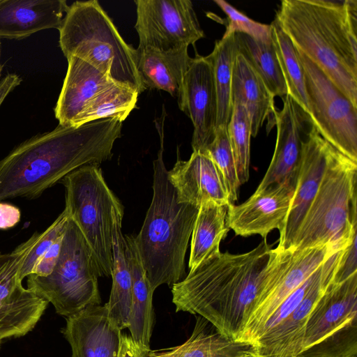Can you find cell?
<instances>
[{
    "instance_id": "32",
    "label": "cell",
    "mask_w": 357,
    "mask_h": 357,
    "mask_svg": "<svg viewBox=\"0 0 357 357\" xmlns=\"http://www.w3.org/2000/svg\"><path fill=\"white\" fill-rule=\"evenodd\" d=\"M139 95L131 88L114 82L89 103L75 126L107 118L123 122L135 107Z\"/></svg>"
},
{
    "instance_id": "6",
    "label": "cell",
    "mask_w": 357,
    "mask_h": 357,
    "mask_svg": "<svg viewBox=\"0 0 357 357\" xmlns=\"http://www.w3.org/2000/svg\"><path fill=\"white\" fill-rule=\"evenodd\" d=\"M356 173L357 162L331 146L319 188L289 248L347 246L357 231Z\"/></svg>"
},
{
    "instance_id": "42",
    "label": "cell",
    "mask_w": 357,
    "mask_h": 357,
    "mask_svg": "<svg viewBox=\"0 0 357 357\" xmlns=\"http://www.w3.org/2000/svg\"><path fill=\"white\" fill-rule=\"evenodd\" d=\"M22 82L16 74L8 73L0 81V107L8 95Z\"/></svg>"
},
{
    "instance_id": "30",
    "label": "cell",
    "mask_w": 357,
    "mask_h": 357,
    "mask_svg": "<svg viewBox=\"0 0 357 357\" xmlns=\"http://www.w3.org/2000/svg\"><path fill=\"white\" fill-rule=\"evenodd\" d=\"M238 51L252 66L270 92L283 99L287 89L272 42H263L243 33H235Z\"/></svg>"
},
{
    "instance_id": "25",
    "label": "cell",
    "mask_w": 357,
    "mask_h": 357,
    "mask_svg": "<svg viewBox=\"0 0 357 357\" xmlns=\"http://www.w3.org/2000/svg\"><path fill=\"white\" fill-rule=\"evenodd\" d=\"M274 96L247 59L238 51L234 63L231 99L241 104L247 111L251 136L255 137L264 121L276 112Z\"/></svg>"
},
{
    "instance_id": "9",
    "label": "cell",
    "mask_w": 357,
    "mask_h": 357,
    "mask_svg": "<svg viewBox=\"0 0 357 357\" xmlns=\"http://www.w3.org/2000/svg\"><path fill=\"white\" fill-rule=\"evenodd\" d=\"M339 251L331 245L303 250L272 248L265 278L238 341L255 348L264 325L279 305Z\"/></svg>"
},
{
    "instance_id": "20",
    "label": "cell",
    "mask_w": 357,
    "mask_h": 357,
    "mask_svg": "<svg viewBox=\"0 0 357 357\" xmlns=\"http://www.w3.org/2000/svg\"><path fill=\"white\" fill-rule=\"evenodd\" d=\"M168 178L179 202L199 208L208 202L225 206L231 204L220 171L204 153L192 151L188 160H178L168 171Z\"/></svg>"
},
{
    "instance_id": "17",
    "label": "cell",
    "mask_w": 357,
    "mask_h": 357,
    "mask_svg": "<svg viewBox=\"0 0 357 357\" xmlns=\"http://www.w3.org/2000/svg\"><path fill=\"white\" fill-rule=\"evenodd\" d=\"M331 144L314 126L302 140L296 185L287 215L280 231V249H288L319 188Z\"/></svg>"
},
{
    "instance_id": "24",
    "label": "cell",
    "mask_w": 357,
    "mask_h": 357,
    "mask_svg": "<svg viewBox=\"0 0 357 357\" xmlns=\"http://www.w3.org/2000/svg\"><path fill=\"white\" fill-rule=\"evenodd\" d=\"M123 207L121 202L112 209V279L109 298L105 303L111 323L119 330L128 328L132 301V279L121 231Z\"/></svg>"
},
{
    "instance_id": "11",
    "label": "cell",
    "mask_w": 357,
    "mask_h": 357,
    "mask_svg": "<svg viewBox=\"0 0 357 357\" xmlns=\"http://www.w3.org/2000/svg\"><path fill=\"white\" fill-rule=\"evenodd\" d=\"M36 231L7 253L0 252V348L8 339L24 336L45 313L48 302L22 285L20 273L39 238Z\"/></svg>"
},
{
    "instance_id": "5",
    "label": "cell",
    "mask_w": 357,
    "mask_h": 357,
    "mask_svg": "<svg viewBox=\"0 0 357 357\" xmlns=\"http://www.w3.org/2000/svg\"><path fill=\"white\" fill-rule=\"evenodd\" d=\"M59 31L66 59L79 58L139 94L145 90L135 65V49L123 40L98 1L69 6Z\"/></svg>"
},
{
    "instance_id": "26",
    "label": "cell",
    "mask_w": 357,
    "mask_h": 357,
    "mask_svg": "<svg viewBox=\"0 0 357 357\" xmlns=\"http://www.w3.org/2000/svg\"><path fill=\"white\" fill-rule=\"evenodd\" d=\"M124 238L126 255L132 279V301L128 329L133 340L143 349L149 351L154 317V290L146 278L134 236L126 235Z\"/></svg>"
},
{
    "instance_id": "35",
    "label": "cell",
    "mask_w": 357,
    "mask_h": 357,
    "mask_svg": "<svg viewBox=\"0 0 357 357\" xmlns=\"http://www.w3.org/2000/svg\"><path fill=\"white\" fill-rule=\"evenodd\" d=\"M214 2L227 16V25L223 36L243 33L260 41L271 40V24H261L249 18L224 0H214Z\"/></svg>"
},
{
    "instance_id": "27",
    "label": "cell",
    "mask_w": 357,
    "mask_h": 357,
    "mask_svg": "<svg viewBox=\"0 0 357 357\" xmlns=\"http://www.w3.org/2000/svg\"><path fill=\"white\" fill-rule=\"evenodd\" d=\"M204 318L197 316L190 337L183 344L161 350H150L147 357H234L254 351L252 345L229 339Z\"/></svg>"
},
{
    "instance_id": "19",
    "label": "cell",
    "mask_w": 357,
    "mask_h": 357,
    "mask_svg": "<svg viewBox=\"0 0 357 357\" xmlns=\"http://www.w3.org/2000/svg\"><path fill=\"white\" fill-rule=\"evenodd\" d=\"M282 100V109L276 111L274 116L277 136L273 155L255 193L297 178L302 142L301 132L307 116L289 95Z\"/></svg>"
},
{
    "instance_id": "12",
    "label": "cell",
    "mask_w": 357,
    "mask_h": 357,
    "mask_svg": "<svg viewBox=\"0 0 357 357\" xmlns=\"http://www.w3.org/2000/svg\"><path fill=\"white\" fill-rule=\"evenodd\" d=\"M139 47L170 51L204 37L190 0H135Z\"/></svg>"
},
{
    "instance_id": "1",
    "label": "cell",
    "mask_w": 357,
    "mask_h": 357,
    "mask_svg": "<svg viewBox=\"0 0 357 357\" xmlns=\"http://www.w3.org/2000/svg\"><path fill=\"white\" fill-rule=\"evenodd\" d=\"M121 128L122 121L114 118L59 124L22 142L0 159V202L36 199L74 170L110 159Z\"/></svg>"
},
{
    "instance_id": "13",
    "label": "cell",
    "mask_w": 357,
    "mask_h": 357,
    "mask_svg": "<svg viewBox=\"0 0 357 357\" xmlns=\"http://www.w3.org/2000/svg\"><path fill=\"white\" fill-rule=\"evenodd\" d=\"M357 340V273L328 286L307 320L301 352L337 349Z\"/></svg>"
},
{
    "instance_id": "4",
    "label": "cell",
    "mask_w": 357,
    "mask_h": 357,
    "mask_svg": "<svg viewBox=\"0 0 357 357\" xmlns=\"http://www.w3.org/2000/svg\"><path fill=\"white\" fill-rule=\"evenodd\" d=\"M165 117L155 123L160 148L153 161V195L139 234L137 250L151 288L171 287L185 275V256L199 207L179 202L163 160Z\"/></svg>"
},
{
    "instance_id": "34",
    "label": "cell",
    "mask_w": 357,
    "mask_h": 357,
    "mask_svg": "<svg viewBox=\"0 0 357 357\" xmlns=\"http://www.w3.org/2000/svg\"><path fill=\"white\" fill-rule=\"evenodd\" d=\"M202 153L209 156L218 167L232 204L238 198V190L241 184L236 174L227 126H220L216 128L213 141Z\"/></svg>"
},
{
    "instance_id": "16",
    "label": "cell",
    "mask_w": 357,
    "mask_h": 357,
    "mask_svg": "<svg viewBox=\"0 0 357 357\" xmlns=\"http://www.w3.org/2000/svg\"><path fill=\"white\" fill-rule=\"evenodd\" d=\"M296 179L268 187L253 193L240 205L227 206L226 225L236 236L258 234L266 238L273 229H280L287 215L296 185Z\"/></svg>"
},
{
    "instance_id": "40",
    "label": "cell",
    "mask_w": 357,
    "mask_h": 357,
    "mask_svg": "<svg viewBox=\"0 0 357 357\" xmlns=\"http://www.w3.org/2000/svg\"><path fill=\"white\" fill-rule=\"evenodd\" d=\"M149 351L143 349L130 335L122 333L117 357H147Z\"/></svg>"
},
{
    "instance_id": "23",
    "label": "cell",
    "mask_w": 357,
    "mask_h": 357,
    "mask_svg": "<svg viewBox=\"0 0 357 357\" xmlns=\"http://www.w3.org/2000/svg\"><path fill=\"white\" fill-rule=\"evenodd\" d=\"M191 60L188 47L170 51L135 49V65L144 89L162 90L177 99Z\"/></svg>"
},
{
    "instance_id": "31",
    "label": "cell",
    "mask_w": 357,
    "mask_h": 357,
    "mask_svg": "<svg viewBox=\"0 0 357 357\" xmlns=\"http://www.w3.org/2000/svg\"><path fill=\"white\" fill-rule=\"evenodd\" d=\"M271 38L289 95L307 116L310 113L305 75L296 47L275 19Z\"/></svg>"
},
{
    "instance_id": "18",
    "label": "cell",
    "mask_w": 357,
    "mask_h": 357,
    "mask_svg": "<svg viewBox=\"0 0 357 357\" xmlns=\"http://www.w3.org/2000/svg\"><path fill=\"white\" fill-rule=\"evenodd\" d=\"M61 332L71 357H117L121 331L109 319L106 305H91L66 317Z\"/></svg>"
},
{
    "instance_id": "28",
    "label": "cell",
    "mask_w": 357,
    "mask_h": 357,
    "mask_svg": "<svg viewBox=\"0 0 357 357\" xmlns=\"http://www.w3.org/2000/svg\"><path fill=\"white\" fill-rule=\"evenodd\" d=\"M227 211V206L215 202L199 206L191 234L190 271L220 252V242L229 229L226 225Z\"/></svg>"
},
{
    "instance_id": "39",
    "label": "cell",
    "mask_w": 357,
    "mask_h": 357,
    "mask_svg": "<svg viewBox=\"0 0 357 357\" xmlns=\"http://www.w3.org/2000/svg\"><path fill=\"white\" fill-rule=\"evenodd\" d=\"M63 236V234L55 241L49 250L40 257L31 274L47 276L52 272L59 257Z\"/></svg>"
},
{
    "instance_id": "36",
    "label": "cell",
    "mask_w": 357,
    "mask_h": 357,
    "mask_svg": "<svg viewBox=\"0 0 357 357\" xmlns=\"http://www.w3.org/2000/svg\"><path fill=\"white\" fill-rule=\"evenodd\" d=\"M70 215L66 208L56 219L43 232L31 250L26 256L20 273L22 281L32 273L33 270L40 257L49 250L55 241L64 233Z\"/></svg>"
},
{
    "instance_id": "21",
    "label": "cell",
    "mask_w": 357,
    "mask_h": 357,
    "mask_svg": "<svg viewBox=\"0 0 357 357\" xmlns=\"http://www.w3.org/2000/svg\"><path fill=\"white\" fill-rule=\"evenodd\" d=\"M67 60V72L54 109L59 124L64 127L75 126L89 103L115 82L79 58Z\"/></svg>"
},
{
    "instance_id": "3",
    "label": "cell",
    "mask_w": 357,
    "mask_h": 357,
    "mask_svg": "<svg viewBox=\"0 0 357 357\" xmlns=\"http://www.w3.org/2000/svg\"><path fill=\"white\" fill-rule=\"evenodd\" d=\"M275 19L296 49L357 107V1L282 0Z\"/></svg>"
},
{
    "instance_id": "29",
    "label": "cell",
    "mask_w": 357,
    "mask_h": 357,
    "mask_svg": "<svg viewBox=\"0 0 357 357\" xmlns=\"http://www.w3.org/2000/svg\"><path fill=\"white\" fill-rule=\"evenodd\" d=\"M238 52L235 34L215 41L208 54L213 68L217 97V127L227 126L232 111L231 83L234 63Z\"/></svg>"
},
{
    "instance_id": "37",
    "label": "cell",
    "mask_w": 357,
    "mask_h": 357,
    "mask_svg": "<svg viewBox=\"0 0 357 357\" xmlns=\"http://www.w3.org/2000/svg\"><path fill=\"white\" fill-rule=\"evenodd\" d=\"M323 264L279 305L266 321L260 337L281 323L297 307L320 276Z\"/></svg>"
},
{
    "instance_id": "43",
    "label": "cell",
    "mask_w": 357,
    "mask_h": 357,
    "mask_svg": "<svg viewBox=\"0 0 357 357\" xmlns=\"http://www.w3.org/2000/svg\"><path fill=\"white\" fill-rule=\"evenodd\" d=\"M234 357H256V356L254 351H250Z\"/></svg>"
},
{
    "instance_id": "7",
    "label": "cell",
    "mask_w": 357,
    "mask_h": 357,
    "mask_svg": "<svg viewBox=\"0 0 357 357\" xmlns=\"http://www.w3.org/2000/svg\"><path fill=\"white\" fill-rule=\"evenodd\" d=\"M27 288L68 317L100 305L98 271L92 252L75 222L69 218L57 262L47 276L28 275Z\"/></svg>"
},
{
    "instance_id": "14",
    "label": "cell",
    "mask_w": 357,
    "mask_h": 357,
    "mask_svg": "<svg viewBox=\"0 0 357 357\" xmlns=\"http://www.w3.org/2000/svg\"><path fill=\"white\" fill-rule=\"evenodd\" d=\"M177 102L193 125L192 151L203 153L217 127V97L208 56L192 58Z\"/></svg>"
},
{
    "instance_id": "41",
    "label": "cell",
    "mask_w": 357,
    "mask_h": 357,
    "mask_svg": "<svg viewBox=\"0 0 357 357\" xmlns=\"http://www.w3.org/2000/svg\"><path fill=\"white\" fill-rule=\"evenodd\" d=\"M20 218L19 208L8 203L0 202V229L15 227L20 221Z\"/></svg>"
},
{
    "instance_id": "38",
    "label": "cell",
    "mask_w": 357,
    "mask_h": 357,
    "mask_svg": "<svg viewBox=\"0 0 357 357\" xmlns=\"http://www.w3.org/2000/svg\"><path fill=\"white\" fill-rule=\"evenodd\" d=\"M356 231L349 243L342 251L333 282L340 283L357 273Z\"/></svg>"
},
{
    "instance_id": "33",
    "label": "cell",
    "mask_w": 357,
    "mask_h": 357,
    "mask_svg": "<svg viewBox=\"0 0 357 357\" xmlns=\"http://www.w3.org/2000/svg\"><path fill=\"white\" fill-rule=\"evenodd\" d=\"M232 106L227 130L241 185L248 181L250 176L251 126L245 107L238 102H233Z\"/></svg>"
},
{
    "instance_id": "2",
    "label": "cell",
    "mask_w": 357,
    "mask_h": 357,
    "mask_svg": "<svg viewBox=\"0 0 357 357\" xmlns=\"http://www.w3.org/2000/svg\"><path fill=\"white\" fill-rule=\"evenodd\" d=\"M271 247L263 239L245 253L220 252L189 271L172 286L176 311L200 316L238 341L265 278Z\"/></svg>"
},
{
    "instance_id": "44",
    "label": "cell",
    "mask_w": 357,
    "mask_h": 357,
    "mask_svg": "<svg viewBox=\"0 0 357 357\" xmlns=\"http://www.w3.org/2000/svg\"><path fill=\"white\" fill-rule=\"evenodd\" d=\"M0 54H1V41H0ZM1 70H2V66L0 65V75H1Z\"/></svg>"
},
{
    "instance_id": "22",
    "label": "cell",
    "mask_w": 357,
    "mask_h": 357,
    "mask_svg": "<svg viewBox=\"0 0 357 357\" xmlns=\"http://www.w3.org/2000/svg\"><path fill=\"white\" fill-rule=\"evenodd\" d=\"M69 6L65 0H0V39H22L59 29Z\"/></svg>"
},
{
    "instance_id": "8",
    "label": "cell",
    "mask_w": 357,
    "mask_h": 357,
    "mask_svg": "<svg viewBox=\"0 0 357 357\" xmlns=\"http://www.w3.org/2000/svg\"><path fill=\"white\" fill-rule=\"evenodd\" d=\"M66 190V205L92 252L98 277L111 275L112 209L119 200L96 165L82 166L59 182Z\"/></svg>"
},
{
    "instance_id": "10",
    "label": "cell",
    "mask_w": 357,
    "mask_h": 357,
    "mask_svg": "<svg viewBox=\"0 0 357 357\" xmlns=\"http://www.w3.org/2000/svg\"><path fill=\"white\" fill-rule=\"evenodd\" d=\"M296 51L305 75L307 119L327 142L357 162V107L312 61Z\"/></svg>"
},
{
    "instance_id": "15",
    "label": "cell",
    "mask_w": 357,
    "mask_h": 357,
    "mask_svg": "<svg viewBox=\"0 0 357 357\" xmlns=\"http://www.w3.org/2000/svg\"><path fill=\"white\" fill-rule=\"evenodd\" d=\"M343 250L331 255L306 296L281 323L264 333L255 345L257 357H296L303 348L305 329L318 301L333 281Z\"/></svg>"
},
{
    "instance_id": "45",
    "label": "cell",
    "mask_w": 357,
    "mask_h": 357,
    "mask_svg": "<svg viewBox=\"0 0 357 357\" xmlns=\"http://www.w3.org/2000/svg\"><path fill=\"white\" fill-rule=\"evenodd\" d=\"M256 357H257V356H256ZM296 357H303V356H297Z\"/></svg>"
}]
</instances>
